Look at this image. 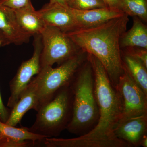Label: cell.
<instances>
[{"label":"cell","instance_id":"1","mask_svg":"<svg viewBox=\"0 0 147 147\" xmlns=\"http://www.w3.org/2000/svg\"><path fill=\"white\" fill-rule=\"evenodd\" d=\"M87 59L91 65L94 76L99 114L97 123L84 135L70 139L47 138L44 144L47 147H130L115 134L122 112L120 94L111 83L100 61L90 54H87Z\"/></svg>","mask_w":147,"mask_h":147},{"label":"cell","instance_id":"2","mask_svg":"<svg viewBox=\"0 0 147 147\" xmlns=\"http://www.w3.org/2000/svg\"><path fill=\"white\" fill-rule=\"evenodd\" d=\"M128 16L124 14L96 26L77 29L65 33L82 52L93 55L100 61L115 88L124 72L120 41L126 31Z\"/></svg>","mask_w":147,"mask_h":147},{"label":"cell","instance_id":"3","mask_svg":"<svg viewBox=\"0 0 147 147\" xmlns=\"http://www.w3.org/2000/svg\"><path fill=\"white\" fill-rule=\"evenodd\" d=\"M72 94V115L66 129L79 136L96 125L99 114L94 89L93 71L90 62L82 65L69 84Z\"/></svg>","mask_w":147,"mask_h":147},{"label":"cell","instance_id":"4","mask_svg":"<svg viewBox=\"0 0 147 147\" xmlns=\"http://www.w3.org/2000/svg\"><path fill=\"white\" fill-rule=\"evenodd\" d=\"M72 94L69 85L58 91L52 100L37 111L34 123L28 130L45 138L56 137L66 129L72 115Z\"/></svg>","mask_w":147,"mask_h":147},{"label":"cell","instance_id":"5","mask_svg":"<svg viewBox=\"0 0 147 147\" xmlns=\"http://www.w3.org/2000/svg\"><path fill=\"white\" fill-rule=\"evenodd\" d=\"M84 53L80 52L57 67H45L38 74V92L36 111L53 99L58 91L69 85L86 61Z\"/></svg>","mask_w":147,"mask_h":147},{"label":"cell","instance_id":"6","mask_svg":"<svg viewBox=\"0 0 147 147\" xmlns=\"http://www.w3.org/2000/svg\"><path fill=\"white\" fill-rule=\"evenodd\" d=\"M42 50L41 68L63 63L78 53L79 50L65 33L55 27L46 26L41 34Z\"/></svg>","mask_w":147,"mask_h":147},{"label":"cell","instance_id":"7","mask_svg":"<svg viewBox=\"0 0 147 147\" xmlns=\"http://www.w3.org/2000/svg\"><path fill=\"white\" fill-rule=\"evenodd\" d=\"M34 38L32 56L29 59L21 63L16 75L9 82L11 94L7 106L11 109L18 101L22 92L34 76L38 74L41 69L40 57L42 50L41 34L35 35Z\"/></svg>","mask_w":147,"mask_h":147},{"label":"cell","instance_id":"8","mask_svg":"<svg viewBox=\"0 0 147 147\" xmlns=\"http://www.w3.org/2000/svg\"><path fill=\"white\" fill-rule=\"evenodd\" d=\"M124 71L116 88L122 102V112L118 124L131 118L147 114V95Z\"/></svg>","mask_w":147,"mask_h":147},{"label":"cell","instance_id":"9","mask_svg":"<svg viewBox=\"0 0 147 147\" xmlns=\"http://www.w3.org/2000/svg\"><path fill=\"white\" fill-rule=\"evenodd\" d=\"M31 37L19 26L14 10L0 5V47L27 43Z\"/></svg>","mask_w":147,"mask_h":147},{"label":"cell","instance_id":"10","mask_svg":"<svg viewBox=\"0 0 147 147\" xmlns=\"http://www.w3.org/2000/svg\"><path fill=\"white\" fill-rule=\"evenodd\" d=\"M38 11L46 26L58 28L65 33L79 29L71 9L67 5L49 3Z\"/></svg>","mask_w":147,"mask_h":147},{"label":"cell","instance_id":"11","mask_svg":"<svg viewBox=\"0 0 147 147\" xmlns=\"http://www.w3.org/2000/svg\"><path fill=\"white\" fill-rule=\"evenodd\" d=\"M147 132V114L131 118L119 123L115 130L116 137L130 147H140Z\"/></svg>","mask_w":147,"mask_h":147},{"label":"cell","instance_id":"12","mask_svg":"<svg viewBox=\"0 0 147 147\" xmlns=\"http://www.w3.org/2000/svg\"><path fill=\"white\" fill-rule=\"evenodd\" d=\"M37 76L32 79L22 92L19 99L11 110L10 115L6 123L15 126L20 123L24 115L31 109L36 110L38 89Z\"/></svg>","mask_w":147,"mask_h":147},{"label":"cell","instance_id":"13","mask_svg":"<svg viewBox=\"0 0 147 147\" xmlns=\"http://www.w3.org/2000/svg\"><path fill=\"white\" fill-rule=\"evenodd\" d=\"M71 9L79 28L96 26L124 14L119 9L113 7H105L87 10Z\"/></svg>","mask_w":147,"mask_h":147},{"label":"cell","instance_id":"14","mask_svg":"<svg viewBox=\"0 0 147 147\" xmlns=\"http://www.w3.org/2000/svg\"><path fill=\"white\" fill-rule=\"evenodd\" d=\"M14 10L19 26L32 36L41 34L46 26L38 11L35 9L31 1L23 8Z\"/></svg>","mask_w":147,"mask_h":147},{"label":"cell","instance_id":"15","mask_svg":"<svg viewBox=\"0 0 147 147\" xmlns=\"http://www.w3.org/2000/svg\"><path fill=\"white\" fill-rule=\"evenodd\" d=\"M121 48L136 47L147 49V26L138 17H134L131 28L121 37Z\"/></svg>","mask_w":147,"mask_h":147},{"label":"cell","instance_id":"16","mask_svg":"<svg viewBox=\"0 0 147 147\" xmlns=\"http://www.w3.org/2000/svg\"><path fill=\"white\" fill-rule=\"evenodd\" d=\"M124 69L147 95V67L138 59L121 52Z\"/></svg>","mask_w":147,"mask_h":147},{"label":"cell","instance_id":"17","mask_svg":"<svg viewBox=\"0 0 147 147\" xmlns=\"http://www.w3.org/2000/svg\"><path fill=\"white\" fill-rule=\"evenodd\" d=\"M0 135L4 138L19 142L30 141L34 144L44 141L45 137L31 132L27 127L18 128L0 121Z\"/></svg>","mask_w":147,"mask_h":147},{"label":"cell","instance_id":"18","mask_svg":"<svg viewBox=\"0 0 147 147\" xmlns=\"http://www.w3.org/2000/svg\"><path fill=\"white\" fill-rule=\"evenodd\" d=\"M118 8L127 16L147 21V0H119Z\"/></svg>","mask_w":147,"mask_h":147},{"label":"cell","instance_id":"19","mask_svg":"<svg viewBox=\"0 0 147 147\" xmlns=\"http://www.w3.org/2000/svg\"><path fill=\"white\" fill-rule=\"evenodd\" d=\"M67 5L70 8L78 10L107 7L102 0H67Z\"/></svg>","mask_w":147,"mask_h":147},{"label":"cell","instance_id":"20","mask_svg":"<svg viewBox=\"0 0 147 147\" xmlns=\"http://www.w3.org/2000/svg\"><path fill=\"white\" fill-rule=\"evenodd\" d=\"M123 53L138 59L147 67V49L136 47L124 48Z\"/></svg>","mask_w":147,"mask_h":147},{"label":"cell","instance_id":"21","mask_svg":"<svg viewBox=\"0 0 147 147\" xmlns=\"http://www.w3.org/2000/svg\"><path fill=\"white\" fill-rule=\"evenodd\" d=\"M35 145L30 141L19 142L16 140L3 138L0 141V147H26Z\"/></svg>","mask_w":147,"mask_h":147},{"label":"cell","instance_id":"22","mask_svg":"<svg viewBox=\"0 0 147 147\" xmlns=\"http://www.w3.org/2000/svg\"><path fill=\"white\" fill-rule=\"evenodd\" d=\"M30 2V0H0V5L16 10L26 6Z\"/></svg>","mask_w":147,"mask_h":147},{"label":"cell","instance_id":"23","mask_svg":"<svg viewBox=\"0 0 147 147\" xmlns=\"http://www.w3.org/2000/svg\"><path fill=\"white\" fill-rule=\"evenodd\" d=\"M10 108L6 107L3 102L0 93V121L5 123L10 115Z\"/></svg>","mask_w":147,"mask_h":147},{"label":"cell","instance_id":"24","mask_svg":"<svg viewBox=\"0 0 147 147\" xmlns=\"http://www.w3.org/2000/svg\"><path fill=\"white\" fill-rule=\"evenodd\" d=\"M102 1L105 4L107 7L118 8L119 0H102Z\"/></svg>","mask_w":147,"mask_h":147},{"label":"cell","instance_id":"25","mask_svg":"<svg viewBox=\"0 0 147 147\" xmlns=\"http://www.w3.org/2000/svg\"><path fill=\"white\" fill-rule=\"evenodd\" d=\"M140 146L143 147H147V134H146L144 135V137L142 138L140 142Z\"/></svg>","mask_w":147,"mask_h":147},{"label":"cell","instance_id":"26","mask_svg":"<svg viewBox=\"0 0 147 147\" xmlns=\"http://www.w3.org/2000/svg\"><path fill=\"white\" fill-rule=\"evenodd\" d=\"M67 0H50V3H58L63 5H67Z\"/></svg>","mask_w":147,"mask_h":147},{"label":"cell","instance_id":"27","mask_svg":"<svg viewBox=\"0 0 147 147\" xmlns=\"http://www.w3.org/2000/svg\"><path fill=\"white\" fill-rule=\"evenodd\" d=\"M4 137H3L2 136H1V135H0V141H1V140L2 139H3V138Z\"/></svg>","mask_w":147,"mask_h":147}]
</instances>
